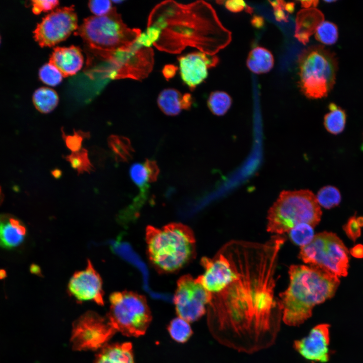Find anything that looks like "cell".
<instances>
[{"label": "cell", "mask_w": 363, "mask_h": 363, "mask_svg": "<svg viewBox=\"0 0 363 363\" xmlns=\"http://www.w3.org/2000/svg\"><path fill=\"white\" fill-rule=\"evenodd\" d=\"M288 274V286L277 302L282 321L296 327L312 316L315 306L334 295L340 280L336 275L311 265H291Z\"/></svg>", "instance_id": "obj_1"}, {"label": "cell", "mask_w": 363, "mask_h": 363, "mask_svg": "<svg viewBox=\"0 0 363 363\" xmlns=\"http://www.w3.org/2000/svg\"><path fill=\"white\" fill-rule=\"evenodd\" d=\"M146 241L149 259L161 273L180 269L196 255L193 231L181 223H171L161 228L148 226Z\"/></svg>", "instance_id": "obj_2"}, {"label": "cell", "mask_w": 363, "mask_h": 363, "mask_svg": "<svg viewBox=\"0 0 363 363\" xmlns=\"http://www.w3.org/2000/svg\"><path fill=\"white\" fill-rule=\"evenodd\" d=\"M141 32L125 24L115 8L101 16H91L75 31L84 42L98 54L111 53L127 48L137 41Z\"/></svg>", "instance_id": "obj_3"}, {"label": "cell", "mask_w": 363, "mask_h": 363, "mask_svg": "<svg viewBox=\"0 0 363 363\" xmlns=\"http://www.w3.org/2000/svg\"><path fill=\"white\" fill-rule=\"evenodd\" d=\"M322 213L316 196L311 191H283L268 212L267 230L283 234L300 223L314 228Z\"/></svg>", "instance_id": "obj_4"}, {"label": "cell", "mask_w": 363, "mask_h": 363, "mask_svg": "<svg viewBox=\"0 0 363 363\" xmlns=\"http://www.w3.org/2000/svg\"><path fill=\"white\" fill-rule=\"evenodd\" d=\"M298 86L310 99L327 96L335 83L338 62L335 53L321 45L303 49L298 56Z\"/></svg>", "instance_id": "obj_5"}, {"label": "cell", "mask_w": 363, "mask_h": 363, "mask_svg": "<svg viewBox=\"0 0 363 363\" xmlns=\"http://www.w3.org/2000/svg\"><path fill=\"white\" fill-rule=\"evenodd\" d=\"M109 301L107 319L116 331L129 337L145 334L152 315L144 296L130 291L115 292Z\"/></svg>", "instance_id": "obj_6"}, {"label": "cell", "mask_w": 363, "mask_h": 363, "mask_svg": "<svg viewBox=\"0 0 363 363\" xmlns=\"http://www.w3.org/2000/svg\"><path fill=\"white\" fill-rule=\"evenodd\" d=\"M348 251L337 235L324 231L315 235L300 247L298 257L305 263L322 268L338 277L346 276L349 267Z\"/></svg>", "instance_id": "obj_7"}, {"label": "cell", "mask_w": 363, "mask_h": 363, "mask_svg": "<svg viewBox=\"0 0 363 363\" xmlns=\"http://www.w3.org/2000/svg\"><path fill=\"white\" fill-rule=\"evenodd\" d=\"M107 318L88 311L73 323L70 339L74 350H95L102 348L115 333Z\"/></svg>", "instance_id": "obj_8"}, {"label": "cell", "mask_w": 363, "mask_h": 363, "mask_svg": "<svg viewBox=\"0 0 363 363\" xmlns=\"http://www.w3.org/2000/svg\"><path fill=\"white\" fill-rule=\"evenodd\" d=\"M173 300L178 317L192 322L205 314L210 296L197 278L186 275L177 281Z\"/></svg>", "instance_id": "obj_9"}, {"label": "cell", "mask_w": 363, "mask_h": 363, "mask_svg": "<svg viewBox=\"0 0 363 363\" xmlns=\"http://www.w3.org/2000/svg\"><path fill=\"white\" fill-rule=\"evenodd\" d=\"M78 28L74 6L63 7L43 18L33 32L34 37L41 47H51L66 40Z\"/></svg>", "instance_id": "obj_10"}, {"label": "cell", "mask_w": 363, "mask_h": 363, "mask_svg": "<svg viewBox=\"0 0 363 363\" xmlns=\"http://www.w3.org/2000/svg\"><path fill=\"white\" fill-rule=\"evenodd\" d=\"M68 290L79 301L91 300L104 305L102 281L89 260L84 270L75 272L71 278Z\"/></svg>", "instance_id": "obj_11"}, {"label": "cell", "mask_w": 363, "mask_h": 363, "mask_svg": "<svg viewBox=\"0 0 363 363\" xmlns=\"http://www.w3.org/2000/svg\"><path fill=\"white\" fill-rule=\"evenodd\" d=\"M330 325L320 324L314 326L308 335L294 341V349L304 358L325 363L330 359Z\"/></svg>", "instance_id": "obj_12"}, {"label": "cell", "mask_w": 363, "mask_h": 363, "mask_svg": "<svg viewBox=\"0 0 363 363\" xmlns=\"http://www.w3.org/2000/svg\"><path fill=\"white\" fill-rule=\"evenodd\" d=\"M182 81L192 91L207 78L208 69L215 67L218 58L205 52H193L177 58Z\"/></svg>", "instance_id": "obj_13"}, {"label": "cell", "mask_w": 363, "mask_h": 363, "mask_svg": "<svg viewBox=\"0 0 363 363\" xmlns=\"http://www.w3.org/2000/svg\"><path fill=\"white\" fill-rule=\"evenodd\" d=\"M83 56L80 49L75 46L57 47L53 49L49 63L55 66L63 77L76 74L82 67Z\"/></svg>", "instance_id": "obj_14"}, {"label": "cell", "mask_w": 363, "mask_h": 363, "mask_svg": "<svg viewBox=\"0 0 363 363\" xmlns=\"http://www.w3.org/2000/svg\"><path fill=\"white\" fill-rule=\"evenodd\" d=\"M324 21V14L318 9L312 7L300 10L295 18V37L300 43L307 44L310 37Z\"/></svg>", "instance_id": "obj_15"}, {"label": "cell", "mask_w": 363, "mask_h": 363, "mask_svg": "<svg viewBox=\"0 0 363 363\" xmlns=\"http://www.w3.org/2000/svg\"><path fill=\"white\" fill-rule=\"evenodd\" d=\"M157 104L161 111L169 116L177 115L182 109L191 108L193 99L190 93L183 95L174 88L162 90L157 97Z\"/></svg>", "instance_id": "obj_16"}, {"label": "cell", "mask_w": 363, "mask_h": 363, "mask_svg": "<svg viewBox=\"0 0 363 363\" xmlns=\"http://www.w3.org/2000/svg\"><path fill=\"white\" fill-rule=\"evenodd\" d=\"M26 229L16 218L7 214L0 215V247L12 249L24 240Z\"/></svg>", "instance_id": "obj_17"}, {"label": "cell", "mask_w": 363, "mask_h": 363, "mask_svg": "<svg viewBox=\"0 0 363 363\" xmlns=\"http://www.w3.org/2000/svg\"><path fill=\"white\" fill-rule=\"evenodd\" d=\"M94 363H135L132 343L106 344L96 356Z\"/></svg>", "instance_id": "obj_18"}, {"label": "cell", "mask_w": 363, "mask_h": 363, "mask_svg": "<svg viewBox=\"0 0 363 363\" xmlns=\"http://www.w3.org/2000/svg\"><path fill=\"white\" fill-rule=\"evenodd\" d=\"M246 64L252 72L261 74L268 73L273 68L274 59L269 50L263 47L257 46L250 51Z\"/></svg>", "instance_id": "obj_19"}, {"label": "cell", "mask_w": 363, "mask_h": 363, "mask_svg": "<svg viewBox=\"0 0 363 363\" xmlns=\"http://www.w3.org/2000/svg\"><path fill=\"white\" fill-rule=\"evenodd\" d=\"M32 100L38 111L42 113H48L56 107L59 99L57 93L53 89L41 87L34 92Z\"/></svg>", "instance_id": "obj_20"}, {"label": "cell", "mask_w": 363, "mask_h": 363, "mask_svg": "<svg viewBox=\"0 0 363 363\" xmlns=\"http://www.w3.org/2000/svg\"><path fill=\"white\" fill-rule=\"evenodd\" d=\"M329 111L324 117V125L326 130L330 133L337 135L344 129L346 115L345 111L335 103L329 105Z\"/></svg>", "instance_id": "obj_21"}, {"label": "cell", "mask_w": 363, "mask_h": 363, "mask_svg": "<svg viewBox=\"0 0 363 363\" xmlns=\"http://www.w3.org/2000/svg\"><path fill=\"white\" fill-rule=\"evenodd\" d=\"M108 145L116 162H128L132 158L134 149L128 138L110 135L108 138Z\"/></svg>", "instance_id": "obj_22"}, {"label": "cell", "mask_w": 363, "mask_h": 363, "mask_svg": "<svg viewBox=\"0 0 363 363\" xmlns=\"http://www.w3.org/2000/svg\"><path fill=\"white\" fill-rule=\"evenodd\" d=\"M232 99L226 92L215 91L210 93L207 100V105L210 111L217 116L225 114L230 108Z\"/></svg>", "instance_id": "obj_23"}, {"label": "cell", "mask_w": 363, "mask_h": 363, "mask_svg": "<svg viewBox=\"0 0 363 363\" xmlns=\"http://www.w3.org/2000/svg\"><path fill=\"white\" fill-rule=\"evenodd\" d=\"M65 159L70 163L72 167L78 174L90 172L94 169L89 158L88 151L85 148H82L77 152H72L71 154L65 156Z\"/></svg>", "instance_id": "obj_24"}, {"label": "cell", "mask_w": 363, "mask_h": 363, "mask_svg": "<svg viewBox=\"0 0 363 363\" xmlns=\"http://www.w3.org/2000/svg\"><path fill=\"white\" fill-rule=\"evenodd\" d=\"M168 330L172 338L179 343L186 342L193 334L189 322L179 317L170 322Z\"/></svg>", "instance_id": "obj_25"}, {"label": "cell", "mask_w": 363, "mask_h": 363, "mask_svg": "<svg viewBox=\"0 0 363 363\" xmlns=\"http://www.w3.org/2000/svg\"><path fill=\"white\" fill-rule=\"evenodd\" d=\"M316 196L320 206L327 209L338 206L341 199L339 191L332 186L323 187L318 192Z\"/></svg>", "instance_id": "obj_26"}, {"label": "cell", "mask_w": 363, "mask_h": 363, "mask_svg": "<svg viewBox=\"0 0 363 363\" xmlns=\"http://www.w3.org/2000/svg\"><path fill=\"white\" fill-rule=\"evenodd\" d=\"M288 233L291 240L300 247L309 244L315 236L314 227L307 223L296 225Z\"/></svg>", "instance_id": "obj_27"}, {"label": "cell", "mask_w": 363, "mask_h": 363, "mask_svg": "<svg viewBox=\"0 0 363 363\" xmlns=\"http://www.w3.org/2000/svg\"><path fill=\"white\" fill-rule=\"evenodd\" d=\"M315 37L316 40L324 44L332 45L338 39L337 27L332 22L324 21L317 29Z\"/></svg>", "instance_id": "obj_28"}, {"label": "cell", "mask_w": 363, "mask_h": 363, "mask_svg": "<svg viewBox=\"0 0 363 363\" xmlns=\"http://www.w3.org/2000/svg\"><path fill=\"white\" fill-rule=\"evenodd\" d=\"M39 77L42 82L51 86L58 85L63 77L59 71L49 63L45 64L40 69Z\"/></svg>", "instance_id": "obj_29"}, {"label": "cell", "mask_w": 363, "mask_h": 363, "mask_svg": "<svg viewBox=\"0 0 363 363\" xmlns=\"http://www.w3.org/2000/svg\"><path fill=\"white\" fill-rule=\"evenodd\" d=\"M130 175L133 182L140 188L141 191L145 192L148 188V176L144 164H133L130 168Z\"/></svg>", "instance_id": "obj_30"}, {"label": "cell", "mask_w": 363, "mask_h": 363, "mask_svg": "<svg viewBox=\"0 0 363 363\" xmlns=\"http://www.w3.org/2000/svg\"><path fill=\"white\" fill-rule=\"evenodd\" d=\"M62 138L67 147L72 152H75L81 150L82 144L85 139L90 138L89 132L81 130L76 131L74 130L73 135H67L63 129L62 128Z\"/></svg>", "instance_id": "obj_31"}, {"label": "cell", "mask_w": 363, "mask_h": 363, "mask_svg": "<svg viewBox=\"0 0 363 363\" xmlns=\"http://www.w3.org/2000/svg\"><path fill=\"white\" fill-rule=\"evenodd\" d=\"M362 226L363 217L354 216L348 219L344 225L343 229L348 237L355 241L360 236Z\"/></svg>", "instance_id": "obj_32"}, {"label": "cell", "mask_w": 363, "mask_h": 363, "mask_svg": "<svg viewBox=\"0 0 363 363\" xmlns=\"http://www.w3.org/2000/svg\"><path fill=\"white\" fill-rule=\"evenodd\" d=\"M88 6L90 11L96 16H101L108 13L112 9L110 1H90Z\"/></svg>", "instance_id": "obj_33"}, {"label": "cell", "mask_w": 363, "mask_h": 363, "mask_svg": "<svg viewBox=\"0 0 363 363\" xmlns=\"http://www.w3.org/2000/svg\"><path fill=\"white\" fill-rule=\"evenodd\" d=\"M31 3L32 11L35 15L52 10L59 5V2L55 0H34Z\"/></svg>", "instance_id": "obj_34"}, {"label": "cell", "mask_w": 363, "mask_h": 363, "mask_svg": "<svg viewBox=\"0 0 363 363\" xmlns=\"http://www.w3.org/2000/svg\"><path fill=\"white\" fill-rule=\"evenodd\" d=\"M225 7L229 11L233 13L240 12L245 10L246 12L252 14L253 9L241 0H229L225 2Z\"/></svg>", "instance_id": "obj_35"}, {"label": "cell", "mask_w": 363, "mask_h": 363, "mask_svg": "<svg viewBox=\"0 0 363 363\" xmlns=\"http://www.w3.org/2000/svg\"><path fill=\"white\" fill-rule=\"evenodd\" d=\"M274 10L275 19L279 22L288 21V15L285 12L284 3L283 1H269Z\"/></svg>", "instance_id": "obj_36"}, {"label": "cell", "mask_w": 363, "mask_h": 363, "mask_svg": "<svg viewBox=\"0 0 363 363\" xmlns=\"http://www.w3.org/2000/svg\"><path fill=\"white\" fill-rule=\"evenodd\" d=\"M144 165L147 171L148 183L156 182L160 171L156 162L153 160L146 159Z\"/></svg>", "instance_id": "obj_37"}, {"label": "cell", "mask_w": 363, "mask_h": 363, "mask_svg": "<svg viewBox=\"0 0 363 363\" xmlns=\"http://www.w3.org/2000/svg\"><path fill=\"white\" fill-rule=\"evenodd\" d=\"M178 70V68L172 64L165 65L162 69V73L165 79L168 81L173 78Z\"/></svg>", "instance_id": "obj_38"}, {"label": "cell", "mask_w": 363, "mask_h": 363, "mask_svg": "<svg viewBox=\"0 0 363 363\" xmlns=\"http://www.w3.org/2000/svg\"><path fill=\"white\" fill-rule=\"evenodd\" d=\"M350 253L351 255L355 258H363V246L361 245H357L351 248Z\"/></svg>", "instance_id": "obj_39"}, {"label": "cell", "mask_w": 363, "mask_h": 363, "mask_svg": "<svg viewBox=\"0 0 363 363\" xmlns=\"http://www.w3.org/2000/svg\"><path fill=\"white\" fill-rule=\"evenodd\" d=\"M251 23L254 27L259 28L263 26L264 24V19L262 17L255 16L251 20Z\"/></svg>", "instance_id": "obj_40"}, {"label": "cell", "mask_w": 363, "mask_h": 363, "mask_svg": "<svg viewBox=\"0 0 363 363\" xmlns=\"http://www.w3.org/2000/svg\"><path fill=\"white\" fill-rule=\"evenodd\" d=\"M301 6L304 9L316 7L319 3L318 1H300Z\"/></svg>", "instance_id": "obj_41"}, {"label": "cell", "mask_w": 363, "mask_h": 363, "mask_svg": "<svg viewBox=\"0 0 363 363\" xmlns=\"http://www.w3.org/2000/svg\"><path fill=\"white\" fill-rule=\"evenodd\" d=\"M295 4L293 2L284 3V9L286 13H292L294 10Z\"/></svg>", "instance_id": "obj_42"}, {"label": "cell", "mask_w": 363, "mask_h": 363, "mask_svg": "<svg viewBox=\"0 0 363 363\" xmlns=\"http://www.w3.org/2000/svg\"><path fill=\"white\" fill-rule=\"evenodd\" d=\"M6 276V273L5 270H0V279H3Z\"/></svg>", "instance_id": "obj_43"}, {"label": "cell", "mask_w": 363, "mask_h": 363, "mask_svg": "<svg viewBox=\"0 0 363 363\" xmlns=\"http://www.w3.org/2000/svg\"><path fill=\"white\" fill-rule=\"evenodd\" d=\"M2 193L1 188V187H0V202H1V199H2Z\"/></svg>", "instance_id": "obj_44"}, {"label": "cell", "mask_w": 363, "mask_h": 363, "mask_svg": "<svg viewBox=\"0 0 363 363\" xmlns=\"http://www.w3.org/2000/svg\"><path fill=\"white\" fill-rule=\"evenodd\" d=\"M0 42H1V38H0Z\"/></svg>", "instance_id": "obj_45"}]
</instances>
